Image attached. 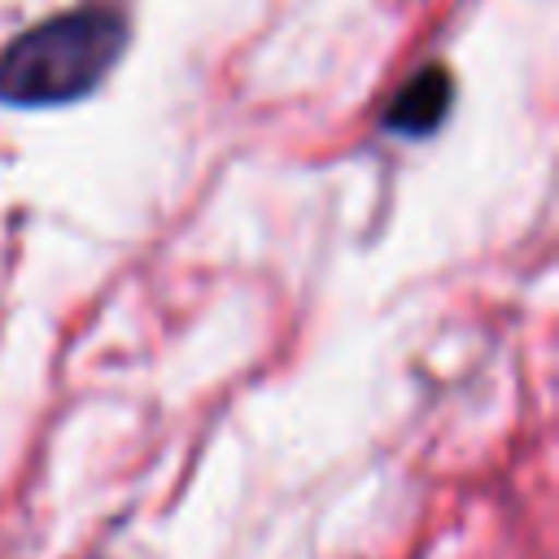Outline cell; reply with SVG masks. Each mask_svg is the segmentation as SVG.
<instances>
[{"label":"cell","mask_w":559,"mask_h":559,"mask_svg":"<svg viewBox=\"0 0 559 559\" xmlns=\"http://www.w3.org/2000/svg\"><path fill=\"white\" fill-rule=\"evenodd\" d=\"M445 105H450V79H445L441 70H424V74H415V79L402 87V96L393 100L389 127L411 131V135L432 131V127L441 122Z\"/></svg>","instance_id":"7a4b0ae2"},{"label":"cell","mask_w":559,"mask_h":559,"mask_svg":"<svg viewBox=\"0 0 559 559\" xmlns=\"http://www.w3.org/2000/svg\"><path fill=\"white\" fill-rule=\"evenodd\" d=\"M127 44V26L105 9H74L31 26L0 52V96L13 105H61L87 96Z\"/></svg>","instance_id":"6da1fadb"}]
</instances>
